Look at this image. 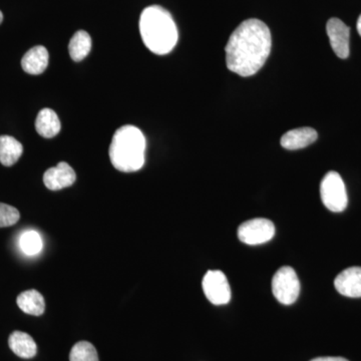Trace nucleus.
<instances>
[{
    "label": "nucleus",
    "instance_id": "39448f33",
    "mask_svg": "<svg viewBox=\"0 0 361 361\" xmlns=\"http://www.w3.org/2000/svg\"><path fill=\"white\" fill-rule=\"evenodd\" d=\"M272 292L275 298L284 305H291L300 293V282L293 268L284 266L275 273L272 279Z\"/></svg>",
    "mask_w": 361,
    "mask_h": 361
},
{
    "label": "nucleus",
    "instance_id": "6e6552de",
    "mask_svg": "<svg viewBox=\"0 0 361 361\" xmlns=\"http://www.w3.org/2000/svg\"><path fill=\"white\" fill-rule=\"evenodd\" d=\"M327 35L332 49L338 58L348 59L349 56V33L350 28L338 18H330L326 25Z\"/></svg>",
    "mask_w": 361,
    "mask_h": 361
},
{
    "label": "nucleus",
    "instance_id": "6ab92c4d",
    "mask_svg": "<svg viewBox=\"0 0 361 361\" xmlns=\"http://www.w3.org/2000/svg\"><path fill=\"white\" fill-rule=\"evenodd\" d=\"M70 361H99L97 349L87 341L78 342L70 353Z\"/></svg>",
    "mask_w": 361,
    "mask_h": 361
},
{
    "label": "nucleus",
    "instance_id": "0eeeda50",
    "mask_svg": "<svg viewBox=\"0 0 361 361\" xmlns=\"http://www.w3.org/2000/svg\"><path fill=\"white\" fill-rule=\"evenodd\" d=\"M207 299L214 305H225L231 300V288L222 271L210 270L202 282Z\"/></svg>",
    "mask_w": 361,
    "mask_h": 361
},
{
    "label": "nucleus",
    "instance_id": "ddd939ff",
    "mask_svg": "<svg viewBox=\"0 0 361 361\" xmlns=\"http://www.w3.org/2000/svg\"><path fill=\"white\" fill-rule=\"evenodd\" d=\"M8 345L13 353L21 358L30 360L37 355V343L33 341L32 337L25 332H13L8 338Z\"/></svg>",
    "mask_w": 361,
    "mask_h": 361
},
{
    "label": "nucleus",
    "instance_id": "1a4fd4ad",
    "mask_svg": "<svg viewBox=\"0 0 361 361\" xmlns=\"http://www.w3.org/2000/svg\"><path fill=\"white\" fill-rule=\"evenodd\" d=\"M77 179L73 169L66 161H61L56 167L49 169L44 175L45 187L51 191H59L71 187Z\"/></svg>",
    "mask_w": 361,
    "mask_h": 361
},
{
    "label": "nucleus",
    "instance_id": "20e7f679",
    "mask_svg": "<svg viewBox=\"0 0 361 361\" xmlns=\"http://www.w3.org/2000/svg\"><path fill=\"white\" fill-rule=\"evenodd\" d=\"M320 196L322 203L334 213L342 212L345 210L348 204V193L345 185L338 173H327L320 184Z\"/></svg>",
    "mask_w": 361,
    "mask_h": 361
},
{
    "label": "nucleus",
    "instance_id": "9d476101",
    "mask_svg": "<svg viewBox=\"0 0 361 361\" xmlns=\"http://www.w3.org/2000/svg\"><path fill=\"white\" fill-rule=\"evenodd\" d=\"M334 286L341 295L350 298L361 297V267L348 268L334 280Z\"/></svg>",
    "mask_w": 361,
    "mask_h": 361
},
{
    "label": "nucleus",
    "instance_id": "4be33fe9",
    "mask_svg": "<svg viewBox=\"0 0 361 361\" xmlns=\"http://www.w3.org/2000/svg\"><path fill=\"white\" fill-rule=\"evenodd\" d=\"M357 32L360 33V35L361 37V14L360 18H358L357 20Z\"/></svg>",
    "mask_w": 361,
    "mask_h": 361
},
{
    "label": "nucleus",
    "instance_id": "f257e3e1",
    "mask_svg": "<svg viewBox=\"0 0 361 361\" xmlns=\"http://www.w3.org/2000/svg\"><path fill=\"white\" fill-rule=\"evenodd\" d=\"M271 47L270 30L263 21L255 18L243 21L226 45L227 68L241 77H251L265 65Z\"/></svg>",
    "mask_w": 361,
    "mask_h": 361
},
{
    "label": "nucleus",
    "instance_id": "f03ea898",
    "mask_svg": "<svg viewBox=\"0 0 361 361\" xmlns=\"http://www.w3.org/2000/svg\"><path fill=\"white\" fill-rule=\"evenodd\" d=\"M140 32L145 45L156 54H167L178 42V30L172 16L159 6L147 7L140 18Z\"/></svg>",
    "mask_w": 361,
    "mask_h": 361
},
{
    "label": "nucleus",
    "instance_id": "f3484780",
    "mask_svg": "<svg viewBox=\"0 0 361 361\" xmlns=\"http://www.w3.org/2000/svg\"><path fill=\"white\" fill-rule=\"evenodd\" d=\"M90 49H92V39L89 33L85 30H78L75 32L68 44L71 58L75 61H82L87 58Z\"/></svg>",
    "mask_w": 361,
    "mask_h": 361
},
{
    "label": "nucleus",
    "instance_id": "f8f14e48",
    "mask_svg": "<svg viewBox=\"0 0 361 361\" xmlns=\"http://www.w3.org/2000/svg\"><path fill=\"white\" fill-rule=\"evenodd\" d=\"M47 66H49V51L42 45L32 47L21 59L23 71L30 75H40L47 70Z\"/></svg>",
    "mask_w": 361,
    "mask_h": 361
},
{
    "label": "nucleus",
    "instance_id": "7ed1b4c3",
    "mask_svg": "<svg viewBox=\"0 0 361 361\" xmlns=\"http://www.w3.org/2000/svg\"><path fill=\"white\" fill-rule=\"evenodd\" d=\"M146 137L135 126L120 128L111 140L110 159L116 170L133 173L141 170L145 165Z\"/></svg>",
    "mask_w": 361,
    "mask_h": 361
},
{
    "label": "nucleus",
    "instance_id": "aec40b11",
    "mask_svg": "<svg viewBox=\"0 0 361 361\" xmlns=\"http://www.w3.org/2000/svg\"><path fill=\"white\" fill-rule=\"evenodd\" d=\"M20 218V214L18 209L7 204L0 203V228L16 224Z\"/></svg>",
    "mask_w": 361,
    "mask_h": 361
},
{
    "label": "nucleus",
    "instance_id": "4468645a",
    "mask_svg": "<svg viewBox=\"0 0 361 361\" xmlns=\"http://www.w3.org/2000/svg\"><path fill=\"white\" fill-rule=\"evenodd\" d=\"M35 129L42 137L47 139L56 137L61 129V122L56 111L51 109L40 111L35 120Z\"/></svg>",
    "mask_w": 361,
    "mask_h": 361
},
{
    "label": "nucleus",
    "instance_id": "9b49d317",
    "mask_svg": "<svg viewBox=\"0 0 361 361\" xmlns=\"http://www.w3.org/2000/svg\"><path fill=\"white\" fill-rule=\"evenodd\" d=\"M317 132L312 128H299V129L289 130L282 135L280 142L284 149L294 151V149H300L310 146L317 140Z\"/></svg>",
    "mask_w": 361,
    "mask_h": 361
},
{
    "label": "nucleus",
    "instance_id": "2eb2a0df",
    "mask_svg": "<svg viewBox=\"0 0 361 361\" xmlns=\"http://www.w3.org/2000/svg\"><path fill=\"white\" fill-rule=\"evenodd\" d=\"M23 153V147L18 140L11 135H0V163L11 167Z\"/></svg>",
    "mask_w": 361,
    "mask_h": 361
},
{
    "label": "nucleus",
    "instance_id": "dca6fc26",
    "mask_svg": "<svg viewBox=\"0 0 361 361\" xmlns=\"http://www.w3.org/2000/svg\"><path fill=\"white\" fill-rule=\"evenodd\" d=\"M16 302L18 307L26 314L35 316L44 314L45 310L44 296L35 289L23 292L18 295Z\"/></svg>",
    "mask_w": 361,
    "mask_h": 361
},
{
    "label": "nucleus",
    "instance_id": "423d86ee",
    "mask_svg": "<svg viewBox=\"0 0 361 361\" xmlns=\"http://www.w3.org/2000/svg\"><path fill=\"white\" fill-rule=\"evenodd\" d=\"M275 235V226L270 220L256 218L239 226L238 238L247 245H260L270 241Z\"/></svg>",
    "mask_w": 361,
    "mask_h": 361
},
{
    "label": "nucleus",
    "instance_id": "5701e85b",
    "mask_svg": "<svg viewBox=\"0 0 361 361\" xmlns=\"http://www.w3.org/2000/svg\"><path fill=\"white\" fill-rule=\"evenodd\" d=\"M4 20V14H2L1 11H0V23Z\"/></svg>",
    "mask_w": 361,
    "mask_h": 361
},
{
    "label": "nucleus",
    "instance_id": "412c9836",
    "mask_svg": "<svg viewBox=\"0 0 361 361\" xmlns=\"http://www.w3.org/2000/svg\"><path fill=\"white\" fill-rule=\"evenodd\" d=\"M310 361H348L343 357H318Z\"/></svg>",
    "mask_w": 361,
    "mask_h": 361
},
{
    "label": "nucleus",
    "instance_id": "a211bd4d",
    "mask_svg": "<svg viewBox=\"0 0 361 361\" xmlns=\"http://www.w3.org/2000/svg\"><path fill=\"white\" fill-rule=\"evenodd\" d=\"M20 245L25 255H37L42 249V239L37 231H26L20 236Z\"/></svg>",
    "mask_w": 361,
    "mask_h": 361
}]
</instances>
